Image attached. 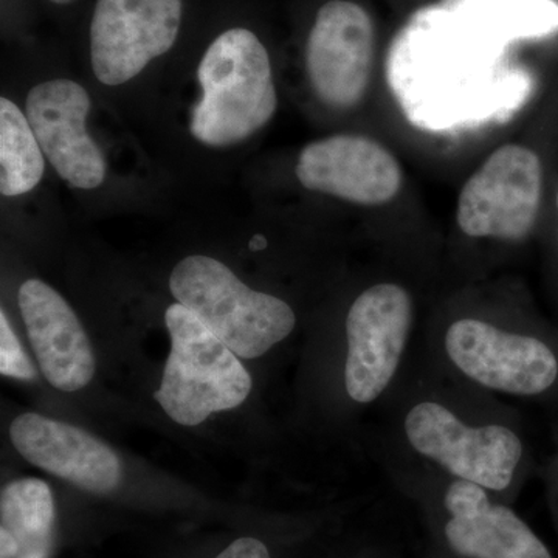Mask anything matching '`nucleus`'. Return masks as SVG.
Wrapping results in <instances>:
<instances>
[{
  "mask_svg": "<svg viewBox=\"0 0 558 558\" xmlns=\"http://www.w3.org/2000/svg\"><path fill=\"white\" fill-rule=\"evenodd\" d=\"M197 83L201 95L191 109L190 132L209 148L241 145L277 113L269 51L248 28H230L209 44Z\"/></svg>",
  "mask_w": 558,
  "mask_h": 558,
  "instance_id": "nucleus-1",
  "label": "nucleus"
},
{
  "mask_svg": "<svg viewBox=\"0 0 558 558\" xmlns=\"http://www.w3.org/2000/svg\"><path fill=\"white\" fill-rule=\"evenodd\" d=\"M170 290L240 359H258L295 329L286 301L253 290L222 260L193 255L171 271Z\"/></svg>",
  "mask_w": 558,
  "mask_h": 558,
  "instance_id": "nucleus-2",
  "label": "nucleus"
},
{
  "mask_svg": "<svg viewBox=\"0 0 558 558\" xmlns=\"http://www.w3.org/2000/svg\"><path fill=\"white\" fill-rule=\"evenodd\" d=\"M165 326L171 351L154 398L172 421L196 427L211 414L247 400L253 387L247 369L193 312L171 304L165 311Z\"/></svg>",
  "mask_w": 558,
  "mask_h": 558,
  "instance_id": "nucleus-3",
  "label": "nucleus"
},
{
  "mask_svg": "<svg viewBox=\"0 0 558 558\" xmlns=\"http://www.w3.org/2000/svg\"><path fill=\"white\" fill-rule=\"evenodd\" d=\"M542 160L523 145H505L462 186L457 222L470 238L521 241L537 222Z\"/></svg>",
  "mask_w": 558,
  "mask_h": 558,
  "instance_id": "nucleus-4",
  "label": "nucleus"
},
{
  "mask_svg": "<svg viewBox=\"0 0 558 558\" xmlns=\"http://www.w3.org/2000/svg\"><path fill=\"white\" fill-rule=\"evenodd\" d=\"M405 433L422 457L438 462L458 480L488 490L509 487L523 457V444L512 429L502 425L469 427L436 402L413 407L405 417Z\"/></svg>",
  "mask_w": 558,
  "mask_h": 558,
  "instance_id": "nucleus-5",
  "label": "nucleus"
},
{
  "mask_svg": "<svg viewBox=\"0 0 558 558\" xmlns=\"http://www.w3.org/2000/svg\"><path fill=\"white\" fill-rule=\"evenodd\" d=\"M182 0H97L90 22V62L105 86L134 80L174 47Z\"/></svg>",
  "mask_w": 558,
  "mask_h": 558,
  "instance_id": "nucleus-6",
  "label": "nucleus"
},
{
  "mask_svg": "<svg viewBox=\"0 0 558 558\" xmlns=\"http://www.w3.org/2000/svg\"><path fill=\"white\" fill-rule=\"evenodd\" d=\"M451 362L481 387L517 396H542L558 384L556 348L545 340L506 332L475 318L454 322L446 333Z\"/></svg>",
  "mask_w": 558,
  "mask_h": 558,
  "instance_id": "nucleus-7",
  "label": "nucleus"
},
{
  "mask_svg": "<svg viewBox=\"0 0 558 558\" xmlns=\"http://www.w3.org/2000/svg\"><path fill=\"white\" fill-rule=\"evenodd\" d=\"M413 323V300L391 282L360 293L347 317L348 359L344 385L349 398L374 402L399 368Z\"/></svg>",
  "mask_w": 558,
  "mask_h": 558,
  "instance_id": "nucleus-8",
  "label": "nucleus"
},
{
  "mask_svg": "<svg viewBox=\"0 0 558 558\" xmlns=\"http://www.w3.org/2000/svg\"><path fill=\"white\" fill-rule=\"evenodd\" d=\"M374 43L373 21L357 3L329 0L318 10L307 38L306 69L319 100L349 109L365 97Z\"/></svg>",
  "mask_w": 558,
  "mask_h": 558,
  "instance_id": "nucleus-9",
  "label": "nucleus"
},
{
  "mask_svg": "<svg viewBox=\"0 0 558 558\" xmlns=\"http://www.w3.org/2000/svg\"><path fill=\"white\" fill-rule=\"evenodd\" d=\"M89 92L69 78L44 81L32 87L25 116L51 168L73 189H100L108 174L105 154L89 130Z\"/></svg>",
  "mask_w": 558,
  "mask_h": 558,
  "instance_id": "nucleus-10",
  "label": "nucleus"
},
{
  "mask_svg": "<svg viewBox=\"0 0 558 558\" xmlns=\"http://www.w3.org/2000/svg\"><path fill=\"white\" fill-rule=\"evenodd\" d=\"M295 174L303 189L359 205L388 204L403 183L398 159L376 140L354 134L304 146Z\"/></svg>",
  "mask_w": 558,
  "mask_h": 558,
  "instance_id": "nucleus-11",
  "label": "nucleus"
},
{
  "mask_svg": "<svg viewBox=\"0 0 558 558\" xmlns=\"http://www.w3.org/2000/svg\"><path fill=\"white\" fill-rule=\"evenodd\" d=\"M10 440L32 465L83 490L109 494L123 478L119 454L75 425L24 413L11 422Z\"/></svg>",
  "mask_w": 558,
  "mask_h": 558,
  "instance_id": "nucleus-12",
  "label": "nucleus"
},
{
  "mask_svg": "<svg viewBox=\"0 0 558 558\" xmlns=\"http://www.w3.org/2000/svg\"><path fill=\"white\" fill-rule=\"evenodd\" d=\"M22 319L44 377L64 392L80 391L95 376L89 337L75 311L50 284L38 278L17 292Z\"/></svg>",
  "mask_w": 558,
  "mask_h": 558,
  "instance_id": "nucleus-13",
  "label": "nucleus"
},
{
  "mask_svg": "<svg viewBox=\"0 0 558 558\" xmlns=\"http://www.w3.org/2000/svg\"><path fill=\"white\" fill-rule=\"evenodd\" d=\"M447 542L468 558H553L545 543L505 506L490 505L480 484L458 480L446 494Z\"/></svg>",
  "mask_w": 558,
  "mask_h": 558,
  "instance_id": "nucleus-14",
  "label": "nucleus"
},
{
  "mask_svg": "<svg viewBox=\"0 0 558 558\" xmlns=\"http://www.w3.org/2000/svg\"><path fill=\"white\" fill-rule=\"evenodd\" d=\"M54 523L57 509L46 481L7 484L0 495V558H50Z\"/></svg>",
  "mask_w": 558,
  "mask_h": 558,
  "instance_id": "nucleus-15",
  "label": "nucleus"
},
{
  "mask_svg": "<svg viewBox=\"0 0 558 558\" xmlns=\"http://www.w3.org/2000/svg\"><path fill=\"white\" fill-rule=\"evenodd\" d=\"M46 156L24 110L10 98L0 100V194L20 197L39 185Z\"/></svg>",
  "mask_w": 558,
  "mask_h": 558,
  "instance_id": "nucleus-16",
  "label": "nucleus"
},
{
  "mask_svg": "<svg viewBox=\"0 0 558 558\" xmlns=\"http://www.w3.org/2000/svg\"><path fill=\"white\" fill-rule=\"evenodd\" d=\"M0 373L17 380H35L36 369L25 354L5 311L0 312Z\"/></svg>",
  "mask_w": 558,
  "mask_h": 558,
  "instance_id": "nucleus-17",
  "label": "nucleus"
},
{
  "mask_svg": "<svg viewBox=\"0 0 558 558\" xmlns=\"http://www.w3.org/2000/svg\"><path fill=\"white\" fill-rule=\"evenodd\" d=\"M216 558H270L269 549L258 538L242 537L234 539L229 548Z\"/></svg>",
  "mask_w": 558,
  "mask_h": 558,
  "instance_id": "nucleus-18",
  "label": "nucleus"
},
{
  "mask_svg": "<svg viewBox=\"0 0 558 558\" xmlns=\"http://www.w3.org/2000/svg\"><path fill=\"white\" fill-rule=\"evenodd\" d=\"M51 3H57V5H69L73 0H50Z\"/></svg>",
  "mask_w": 558,
  "mask_h": 558,
  "instance_id": "nucleus-19",
  "label": "nucleus"
},
{
  "mask_svg": "<svg viewBox=\"0 0 558 558\" xmlns=\"http://www.w3.org/2000/svg\"><path fill=\"white\" fill-rule=\"evenodd\" d=\"M557 209H558V196H557Z\"/></svg>",
  "mask_w": 558,
  "mask_h": 558,
  "instance_id": "nucleus-20",
  "label": "nucleus"
}]
</instances>
